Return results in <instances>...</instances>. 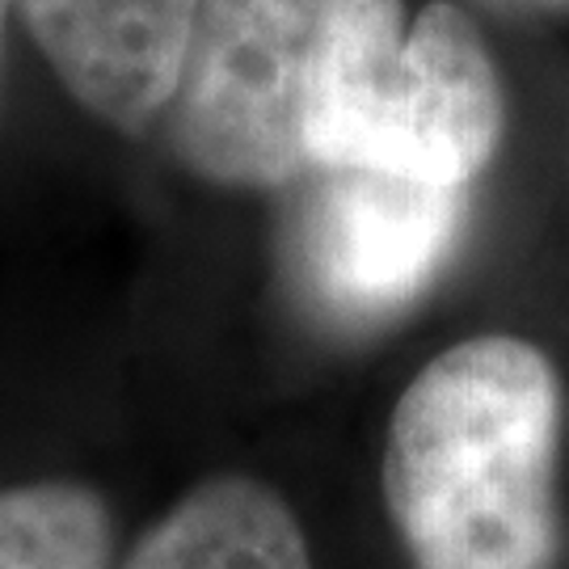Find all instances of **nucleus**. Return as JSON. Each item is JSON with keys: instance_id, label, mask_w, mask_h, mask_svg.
Returning a JSON list of instances; mask_svg holds the SVG:
<instances>
[{"instance_id": "obj_1", "label": "nucleus", "mask_w": 569, "mask_h": 569, "mask_svg": "<svg viewBox=\"0 0 569 569\" xmlns=\"http://www.w3.org/2000/svg\"><path fill=\"white\" fill-rule=\"evenodd\" d=\"M561 385L507 333L435 355L401 392L380 486L413 569H552Z\"/></svg>"}, {"instance_id": "obj_2", "label": "nucleus", "mask_w": 569, "mask_h": 569, "mask_svg": "<svg viewBox=\"0 0 569 569\" xmlns=\"http://www.w3.org/2000/svg\"><path fill=\"white\" fill-rule=\"evenodd\" d=\"M333 0H203L173 93L182 161L220 186L291 182L308 164L312 60Z\"/></svg>"}, {"instance_id": "obj_3", "label": "nucleus", "mask_w": 569, "mask_h": 569, "mask_svg": "<svg viewBox=\"0 0 569 569\" xmlns=\"http://www.w3.org/2000/svg\"><path fill=\"white\" fill-rule=\"evenodd\" d=\"M465 207V186L317 164L296 220V274L308 300L342 326L401 312L448 266Z\"/></svg>"}, {"instance_id": "obj_4", "label": "nucleus", "mask_w": 569, "mask_h": 569, "mask_svg": "<svg viewBox=\"0 0 569 569\" xmlns=\"http://www.w3.org/2000/svg\"><path fill=\"white\" fill-rule=\"evenodd\" d=\"M507 98L477 21L435 0L406 30L385 152L376 169L435 186H465L493 161Z\"/></svg>"}, {"instance_id": "obj_5", "label": "nucleus", "mask_w": 569, "mask_h": 569, "mask_svg": "<svg viewBox=\"0 0 569 569\" xmlns=\"http://www.w3.org/2000/svg\"><path fill=\"white\" fill-rule=\"evenodd\" d=\"M203 0H21V18L77 102L140 131L173 102Z\"/></svg>"}, {"instance_id": "obj_6", "label": "nucleus", "mask_w": 569, "mask_h": 569, "mask_svg": "<svg viewBox=\"0 0 569 569\" xmlns=\"http://www.w3.org/2000/svg\"><path fill=\"white\" fill-rule=\"evenodd\" d=\"M406 47L401 0H333L308 84V164L376 169Z\"/></svg>"}, {"instance_id": "obj_7", "label": "nucleus", "mask_w": 569, "mask_h": 569, "mask_svg": "<svg viewBox=\"0 0 569 569\" xmlns=\"http://www.w3.org/2000/svg\"><path fill=\"white\" fill-rule=\"evenodd\" d=\"M122 569H312L296 510L266 481L207 477L140 536Z\"/></svg>"}, {"instance_id": "obj_8", "label": "nucleus", "mask_w": 569, "mask_h": 569, "mask_svg": "<svg viewBox=\"0 0 569 569\" xmlns=\"http://www.w3.org/2000/svg\"><path fill=\"white\" fill-rule=\"evenodd\" d=\"M114 523L102 493L72 481L0 489V569H110Z\"/></svg>"}, {"instance_id": "obj_9", "label": "nucleus", "mask_w": 569, "mask_h": 569, "mask_svg": "<svg viewBox=\"0 0 569 569\" xmlns=\"http://www.w3.org/2000/svg\"><path fill=\"white\" fill-rule=\"evenodd\" d=\"M477 4L498 13H549V9H566L569 0H477Z\"/></svg>"}, {"instance_id": "obj_10", "label": "nucleus", "mask_w": 569, "mask_h": 569, "mask_svg": "<svg viewBox=\"0 0 569 569\" xmlns=\"http://www.w3.org/2000/svg\"><path fill=\"white\" fill-rule=\"evenodd\" d=\"M4 9H9V0H0V26H4Z\"/></svg>"}]
</instances>
